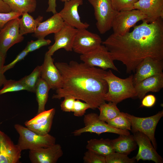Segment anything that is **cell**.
<instances>
[{"label":"cell","instance_id":"35","mask_svg":"<svg viewBox=\"0 0 163 163\" xmlns=\"http://www.w3.org/2000/svg\"><path fill=\"white\" fill-rule=\"evenodd\" d=\"M83 160L85 163H106L105 157L89 150L85 153Z\"/></svg>","mask_w":163,"mask_h":163},{"label":"cell","instance_id":"19","mask_svg":"<svg viewBox=\"0 0 163 163\" xmlns=\"http://www.w3.org/2000/svg\"><path fill=\"white\" fill-rule=\"evenodd\" d=\"M133 9L142 12L146 16L148 23L163 18V0H138L134 4Z\"/></svg>","mask_w":163,"mask_h":163},{"label":"cell","instance_id":"40","mask_svg":"<svg viewBox=\"0 0 163 163\" xmlns=\"http://www.w3.org/2000/svg\"><path fill=\"white\" fill-rule=\"evenodd\" d=\"M29 53L25 48L8 65L4 66L3 69L4 73L7 70L13 68L18 62L24 59Z\"/></svg>","mask_w":163,"mask_h":163},{"label":"cell","instance_id":"26","mask_svg":"<svg viewBox=\"0 0 163 163\" xmlns=\"http://www.w3.org/2000/svg\"><path fill=\"white\" fill-rule=\"evenodd\" d=\"M9 7L11 11L31 13L37 6L36 0H3Z\"/></svg>","mask_w":163,"mask_h":163},{"label":"cell","instance_id":"37","mask_svg":"<svg viewBox=\"0 0 163 163\" xmlns=\"http://www.w3.org/2000/svg\"><path fill=\"white\" fill-rule=\"evenodd\" d=\"M90 109V106L85 102L76 99L74 104L72 112L76 117H81L85 115L86 110Z\"/></svg>","mask_w":163,"mask_h":163},{"label":"cell","instance_id":"38","mask_svg":"<svg viewBox=\"0 0 163 163\" xmlns=\"http://www.w3.org/2000/svg\"><path fill=\"white\" fill-rule=\"evenodd\" d=\"M22 14L20 12L12 11L7 13L0 12V30L9 21L19 18Z\"/></svg>","mask_w":163,"mask_h":163},{"label":"cell","instance_id":"39","mask_svg":"<svg viewBox=\"0 0 163 163\" xmlns=\"http://www.w3.org/2000/svg\"><path fill=\"white\" fill-rule=\"evenodd\" d=\"M64 98L60 104L61 110L64 112H72L75 98L69 96H66Z\"/></svg>","mask_w":163,"mask_h":163},{"label":"cell","instance_id":"44","mask_svg":"<svg viewBox=\"0 0 163 163\" xmlns=\"http://www.w3.org/2000/svg\"><path fill=\"white\" fill-rule=\"evenodd\" d=\"M11 11L9 6L3 0H0V12L7 13Z\"/></svg>","mask_w":163,"mask_h":163},{"label":"cell","instance_id":"2","mask_svg":"<svg viewBox=\"0 0 163 163\" xmlns=\"http://www.w3.org/2000/svg\"><path fill=\"white\" fill-rule=\"evenodd\" d=\"M55 65L61 74L62 85L52 99L72 96L87 103L93 110L105 102L108 89L104 78L106 71L73 60L69 63L56 62Z\"/></svg>","mask_w":163,"mask_h":163},{"label":"cell","instance_id":"25","mask_svg":"<svg viewBox=\"0 0 163 163\" xmlns=\"http://www.w3.org/2000/svg\"><path fill=\"white\" fill-rule=\"evenodd\" d=\"M50 89L48 84L40 77L37 83L35 91L38 104L37 114L45 110V105L48 101Z\"/></svg>","mask_w":163,"mask_h":163},{"label":"cell","instance_id":"20","mask_svg":"<svg viewBox=\"0 0 163 163\" xmlns=\"http://www.w3.org/2000/svg\"><path fill=\"white\" fill-rule=\"evenodd\" d=\"M137 97L142 99L149 92L159 91L163 87V73L152 76L134 85Z\"/></svg>","mask_w":163,"mask_h":163},{"label":"cell","instance_id":"15","mask_svg":"<svg viewBox=\"0 0 163 163\" xmlns=\"http://www.w3.org/2000/svg\"><path fill=\"white\" fill-rule=\"evenodd\" d=\"M63 154L61 145L55 143L47 147L30 150L29 158L32 163H56Z\"/></svg>","mask_w":163,"mask_h":163},{"label":"cell","instance_id":"3","mask_svg":"<svg viewBox=\"0 0 163 163\" xmlns=\"http://www.w3.org/2000/svg\"><path fill=\"white\" fill-rule=\"evenodd\" d=\"M104 78L108 86L105 96V101L117 104L125 99L137 97L133 83V75L123 79L116 76L109 70L107 71Z\"/></svg>","mask_w":163,"mask_h":163},{"label":"cell","instance_id":"1","mask_svg":"<svg viewBox=\"0 0 163 163\" xmlns=\"http://www.w3.org/2000/svg\"><path fill=\"white\" fill-rule=\"evenodd\" d=\"M142 21L131 32L123 36L113 33L102 42L113 60L125 66L127 73H134L145 58L163 59V18L151 23L145 19Z\"/></svg>","mask_w":163,"mask_h":163},{"label":"cell","instance_id":"10","mask_svg":"<svg viewBox=\"0 0 163 163\" xmlns=\"http://www.w3.org/2000/svg\"><path fill=\"white\" fill-rule=\"evenodd\" d=\"M102 41L97 34L83 29L78 30L75 37L72 50L81 55L92 51L102 44Z\"/></svg>","mask_w":163,"mask_h":163},{"label":"cell","instance_id":"33","mask_svg":"<svg viewBox=\"0 0 163 163\" xmlns=\"http://www.w3.org/2000/svg\"><path fill=\"white\" fill-rule=\"evenodd\" d=\"M113 7L119 12L133 9L134 4L138 0H110Z\"/></svg>","mask_w":163,"mask_h":163},{"label":"cell","instance_id":"43","mask_svg":"<svg viewBox=\"0 0 163 163\" xmlns=\"http://www.w3.org/2000/svg\"><path fill=\"white\" fill-rule=\"evenodd\" d=\"M56 0H48V7L46 10V12H52L53 14L57 13L56 8Z\"/></svg>","mask_w":163,"mask_h":163},{"label":"cell","instance_id":"18","mask_svg":"<svg viewBox=\"0 0 163 163\" xmlns=\"http://www.w3.org/2000/svg\"><path fill=\"white\" fill-rule=\"evenodd\" d=\"M41 66L40 78L48 85L50 89L56 90L62 85L61 74L54 63L52 56L46 53Z\"/></svg>","mask_w":163,"mask_h":163},{"label":"cell","instance_id":"12","mask_svg":"<svg viewBox=\"0 0 163 163\" xmlns=\"http://www.w3.org/2000/svg\"><path fill=\"white\" fill-rule=\"evenodd\" d=\"M78 30L64 22L60 29L54 34V43L48 47L46 53L52 56L56 51L62 48L67 51H72L74 40Z\"/></svg>","mask_w":163,"mask_h":163},{"label":"cell","instance_id":"23","mask_svg":"<svg viewBox=\"0 0 163 163\" xmlns=\"http://www.w3.org/2000/svg\"><path fill=\"white\" fill-rule=\"evenodd\" d=\"M86 148L105 157L115 152L111 140L108 139H94L87 141Z\"/></svg>","mask_w":163,"mask_h":163},{"label":"cell","instance_id":"13","mask_svg":"<svg viewBox=\"0 0 163 163\" xmlns=\"http://www.w3.org/2000/svg\"><path fill=\"white\" fill-rule=\"evenodd\" d=\"M135 140L139 147L138 153L135 158L140 160L152 161L155 163H162L163 159L156 151L148 137L139 132L133 133Z\"/></svg>","mask_w":163,"mask_h":163},{"label":"cell","instance_id":"30","mask_svg":"<svg viewBox=\"0 0 163 163\" xmlns=\"http://www.w3.org/2000/svg\"><path fill=\"white\" fill-rule=\"evenodd\" d=\"M110 126L115 128L125 130H131V124L125 113L120 112L114 118L107 122Z\"/></svg>","mask_w":163,"mask_h":163},{"label":"cell","instance_id":"22","mask_svg":"<svg viewBox=\"0 0 163 163\" xmlns=\"http://www.w3.org/2000/svg\"><path fill=\"white\" fill-rule=\"evenodd\" d=\"M111 140L115 152L128 155L137 147V144L132 135H121Z\"/></svg>","mask_w":163,"mask_h":163},{"label":"cell","instance_id":"31","mask_svg":"<svg viewBox=\"0 0 163 163\" xmlns=\"http://www.w3.org/2000/svg\"><path fill=\"white\" fill-rule=\"evenodd\" d=\"M3 85V88L0 90V95L10 92L27 91L20 80H7Z\"/></svg>","mask_w":163,"mask_h":163},{"label":"cell","instance_id":"32","mask_svg":"<svg viewBox=\"0 0 163 163\" xmlns=\"http://www.w3.org/2000/svg\"><path fill=\"white\" fill-rule=\"evenodd\" d=\"M106 163H134L136 162L135 157L130 158L128 155L114 152L105 157Z\"/></svg>","mask_w":163,"mask_h":163},{"label":"cell","instance_id":"27","mask_svg":"<svg viewBox=\"0 0 163 163\" xmlns=\"http://www.w3.org/2000/svg\"><path fill=\"white\" fill-rule=\"evenodd\" d=\"M117 105L110 102L108 103L105 102L101 104L98 107L100 111L99 119L107 123L118 115L120 112Z\"/></svg>","mask_w":163,"mask_h":163},{"label":"cell","instance_id":"17","mask_svg":"<svg viewBox=\"0 0 163 163\" xmlns=\"http://www.w3.org/2000/svg\"><path fill=\"white\" fill-rule=\"evenodd\" d=\"M22 151L17 144L0 130V163H19Z\"/></svg>","mask_w":163,"mask_h":163},{"label":"cell","instance_id":"28","mask_svg":"<svg viewBox=\"0 0 163 163\" xmlns=\"http://www.w3.org/2000/svg\"><path fill=\"white\" fill-rule=\"evenodd\" d=\"M41 71V66H38L30 74L20 80L26 88L27 91L35 93L37 83L40 77Z\"/></svg>","mask_w":163,"mask_h":163},{"label":"cell","instance_id":"21","mask_svg":"<svg viewBox=\"0 0 163 163\" xmlns=\"http://www.w3.org/2000/svg\"><path fill=\"white\" fill-rule=\"evenodd\" d=\"M64 23V21L57 12L45 21L40 22L34 33L33 36L38 39L44 38L49 34L59 31Z\"/></svg>","mask_w":163,"mask_h":163},{"label":"cell","instance_id":"7","mask_svg":"<svg viewBox=\"0 0 163 163\" xmlns=\"http://www.w3.org/2000/svg\"><path fill=\"white\" fill-rule=\"evenodd\" d=\"M131 124L133 133L140 132L146 135L150 140L155 150L157 145L155 138V132L157 125L163 116V110L159 111L154 115L146 117H139L125 113Z\"/></svg>","mask_w":163,"mask_h":163},{"label":"cell","instance_id":"24","mask_svg":"<svg viewBox=\"0 0 163 163\" xmlns=\"http://www.w3.org/2000/svg\"><path fill=\"white\" fill-rule=\"evenodd\" d=\"M22 17L19 18V31L22 35L34 33L39 24L42 22L43 17L39 16L34 19L28 13H23Z\"/></svg>","mask_w":163,"mask_h":163},{"label":"cell","instance_id":"34","mask_svg":"<svg viewBox=\"0 0 163 163\" xmlns=\"http://www.w3.org/2000/svg\"><path fill=\"white\" fill-rule=\"evenodd\" d=\"M55 108H52L48 110H45L37 114L34 118L24 123L25 126L31 124H35L40 123L46 120L53 113H55Z\"/></svg>","mask_w":163,"mask_h":163},{"label":"cell","instance_id":"16","mask_svg":"<svg viewBox=\"0 0 163 163\" xmlns=\"http://www.w3.org/2000/svg\"><path fill=\"white\" fill-rule=\"evenodd\" d=\"M82 0H70L64 2L63 8L59 13L65 22L78 30L87 29L90 25L82 22L78 11Z\"/></svg>","mask_w":163,"mask_h":163},{"label":"cell","instance_id":"11","mask_svg":"<svg viewBox=\"0 0 163 163\" xmlns=\"http://www.w3.org/2000/svg\"><path fill=\"white\" fill-rule=\"evenodd\" d=\"M19 18H15L0 30V53L6 55L10 48L24 40V37L19 33Z\"/></svg>","mask_w":163,"mask_h":163},{"label":"cell","instance_id":"5","mask_svg":"<svg viewBox=\"0 0 163 163\" xmlns=\"http://www.w3.org/2000/svg\"><path fill=\"white\" fill-rule=\"evenodd\" d=\"M93 6L96 20V26L101 34L112 28L113 20L118 11L114 10L110 0H88Z\"/></svg>","mask_w":163,"mask_h":163},{"label":"cell","instance_id":"36","mask_svg":"<svg viewBox=\"0 0 163 163\" xmlns=\"http://www.w3.org/2000/svg\"><path fill=\"white\" fill-rule=\"evenodd\" d=\"M51 43L50 39L39 38L35 41L31 40L28 42L25 48L29 53L44 46L49 45Z\"/></svg>","mask_w":163,"mask_h":163},{"label":"cell","instance_id":"42","mask_svg":"<svg viewBox=\"0 0 163 163\" xmlns=\"http://www.w3.org/2000/svg\"><path fill=\"white\" fill-rule=\"evenodd\" d=\"M6 57V55L0 53V87L3 85L7 80L3 71Z\"/></svg>","mask_w":163,"mask_h":163},{"label":"cell","instance_id":"4","mask_svg":"<svg viewBox=\"0 0 163 163\" xmlns=\"http://www.w3.org/2000/svg\"><path fill=\"white\" fill-rule=\"evenodd\" d=\"M14 126L19 135L17 144L22 151L46 148L56 143V138L49 133L40 135L19 124Z\"/></svg>","mask_w":163,"mask_h":163},{"label":"cell","instance_id":"41","mask_svg":"<svg viewBox=\"0 0 163 163\" xmlns=\"http://www.w3.org/2000/svg\"><path fill=\"white\" fill-rule=\"evenodd\" d=\"M140 107H150L153 106L156 101L155 96L152 94L145 96L142 98Z\"/></svg>","mask_w":163,"mask_h":163},{"label":"cell","instance_id":"29","mask_svg":"<svg viewBox=\"0 0 163 163\" xmlns=\"http://www.w3.org/2000/svg\"><path fill=\"white\" fill-rule=\"evenodd\" d=\"M55 113L52 114L46 120L40 123L27 125L26 127L37 134L45 135L50 131Z\"/></svg>","mask_w":163,"mask_h":163},{"label":"cell","instance_id":"6","mask_svg":"<svg viewBox=\"0 0 163 163\" xmlns=\"http://www.w3.org/2000/svg\"><path fill=\"white\" fill-rule=\"evenodd\" d=\"M83 127L74 131L72 133L75 136L81 135L86 133H95L98 135L106 133H112L121 135H129L128 130H122L113 127L107 123L100 120L98 115L96 113H91L84 115Z\"/></svg>","mask_w":163,"mask_h":163},{"label":"cell","instance_id":"14","mask_svg":"<svg viewBox=\"0 0 163 163\" xmlns=\"http://www.w3.org/2000/svg\"><path fill=\"white\" fill-rule=\"evenodd\" d=\"M163 60L150 57L144 59L137 66L133 75L134 85L147 78L162 72Z\"/></svg>","mask_w":163,"mask_h":163},{"label":"cell","instance_id":"9","mask_svg":"<svg viewBox=\"0 0 163 163\" xmlns=\"http://www.w3.org/2000/svg\"><path fill=\"white\" fill-rule=\"evenodd\" d=\"M80 59L90 66L98 67L104 70L110 69L119 72L110 52L102 44L91 52L81 55Z\"/></svg>","mask_w":163,"mask_h":163},{"label":"cell","instance_id":"45","mask_svg":"<svg viewBox=\"0 0 163 163\" xmlns=\"http://www.w3.org/2000/svg\"><path fill=\"white\" fill-rule=\"evenodd\" d=\"M70 0H60V1L62 2H68V1H70Z\"/></svg>","mask_w":163,"mask_h":163},{"label":"cell","instance_id":"8","mask_svg":"<svg viewBox=\"0 0 163 163\" xmlns=\"http://www.w3.org/2000/svg\"><path fill=\"white\" fill-rule=\"evenodd\" d=\"M145 15L137 9L118 12L112 23V28L113 34L123 36L129 32L130 29L137 22L145 19Z\"/></svg>","mask_w":163,"mask_h":163}]
</instances>
